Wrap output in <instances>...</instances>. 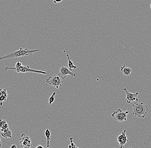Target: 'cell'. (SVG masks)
<instances>
[{"mask_svg":"<svg viewBox=\"0 0 151 148\" xmlns=\"http://www.w3.org/2000/svg\"><path fill=\"white\" fill-rule=\"evenodd\" d=\"M126 132V130H124L122 134L117 137V141L119 144V148H124V146L126 145L127 142L130 141V140L128 139Z\"/></svg>","mask_w":151,"mask_h":148,"instance_id":"cell-8","label":"cell"},{"mask_svg":"<svg viewBox=\"0 0 151 148\" xmlns=\"http://www.w3.org/2000/svg\"><path fill=\"white\" fill-rule=\"evenodd\" d=\"M2 137L5 138H12V131H11L10 128L8 129L7 130L3 132L1 134Z\"/></svg>","mask_w":151,"mask_h":148,"instance_id":"cell-12","label":"cell"},{"mask_svg":"<svg viewBox=\"0 0 151 148\" xmlns=\"http://www.w3.org/2000/svg\"><path fill=\"white\" fill-rule=\"evenodd\" d=\"M120 70L121 73L126 76H129L132 72L131 68L127 67L125 64L123 66L121 67Z\"/></svg>","mask_w":151,"mask_h":148,"instance_id":"cell-10","label":"cell"},{"mask_svg":"<svg viewBox=\"0 0 151 148\" xmlns=\"http://www.w3.org/2000/svg\"><path fill=\"white\" fill-rule=\"evenodd\" d=\"M56 94V92H53L52 95L50 96V97L49 98V99H48V104H49V105H52L54 101H55V97Z\"/></svg>","mask_w":151,"mask_h":148,"instance_id":"cell-14","label":"cell"},{"mask_svg":"<svg viewBox=\"0 0 151 148\" xmlns=\"http://www.w3.org/2000/svg\"><path fill=\"white\" fill-rule=\"evenodd\" d=\"M132 114L138 118H144L149 111V108L143 102H137L132 105Z\"/></svg>","mask_w":151,"mask_h":148,"instance_id":"cell-2","label":"cell"},{"mask_svg":"<svg viewBox=\"0 0 151 148\" xmlns=\"http://www.w3.org/2000/svg\"><path fill=\"white\" fill-rule=\"evenodd\" d=\"M2 95V93H1V92H0V96H1Z\"/></svg>","mask_w":151,"mask_h":148,"instance_id":"cell-25","label":"cell"},{"mask_svg":"<svg viewBox=\"0 0 151 148\" xmlns=\"http://www.w3.org/2000/svg\"><path fill=\"white\" fill-rule=\"evenodd\" d=\"M123 90L125 92V94H126V101H127V103L130 104L132 102L135 101L139 102L138 97L139 93L136 92V93H134V94L130 93L129 91H128L126 87L124 88Z\"/></svg>","mask_w":151,"mask_h":148,"instance_id":"cell-7","label":"cell"},{"mask_svg":"<svg viewBox=\"0 0 151 148\" xmlns=\"http://www.w3.org/2000/svg\"><path fill=\"white\" fill-rule=\"evenodd\" d=\"M77 148H81V147H77Z\"/></svg>","mask_w":151,"mask_h":148,"instance_id":"cell-27","label":"cell"},{"mask_svg":"<svg viewBox=\"0 0 151 148\" xmlns=\"http://www.w3.org/2000/svg\"><path fill=\"white\" fill-rule=\"evenodd\" d=\"M70 145L71 146V148H77V147L73 142V138H70Z\"/></svg>","mask_w":151,"mask_h":148,"instance_id":"cell-18","label":"cell"},{"mask_svg":"<svg viewBox=\"0 0 151 148\" xmlns=\"http://www.w3.org/2000/svg\"><path fill=\"white\" fill-rule=\"evenodd\" d=\"M22 66V63H21L20 61H17V63H16V64H15V67L16 68H18Z\"/></svg>","mask_w":151,"mask_h":148,"instance_id":"cell-20","label":"cell"},{"mask_svg":"<svg viewBox=\"0 0 151 148\" xmlns=\"http://www.w3.org/2000/svg\"><path fill=\"white\" fill-rule=\"evenodd\" d=\"M62 1V0H53V2L54 3H58L61 2Z\"/></svg>","mask_w":151,"mask_h":148,"instance_id":"cell-21","label":"cell"},{"mask_svg":"<svg viewBox=\"0 0 151 148\" xmlns=\"http://www.w3.org/2000/svg\"></svg>","mask_w":151,"mask_h":148,"instance_id":"cell-28","label":"cell"},{"mask_svg":"<svg viewBox=\"0 0 151 148\" xmlns=\"http://www.w3.org/2000/svg\"><path fill=\"white\" fill-rule=\"evenodd\" d=\"M59 73L61 74L62 78L63 80H65L67 77V76L70 75L72 77L76 76V74L70 71L69 68L65 66H62L59 69Z\"/></svg>","mask_w":151,"mask_h":148,"instance_id":"cell-9","label":"cell"},{"mask_svg":"<svg viewBox=\"0 0 151 148\" xmlns=\"http://www.w3.org/2000/svg\"><path fill=\"white\" fill-rule=\"evenodd\" d=\"M4 70L5 71H7L8 70H13L15 71L18 73H35L44 74L46 75L47 73L44 71H41V70H36V69H32L30 68L29 66H22L20 67L16 68L15 67H5L4 68Z\"/></svg>","mask_w":151,"mask_h":148,"instance_id":"cell-3","label":"cell"},{"mask_svg":"<svg viewBox=\"0 0 151 148\" xmlns=\"http://www.w3.org/2000/svg\"><path fill=\"white\" fill-rule=\"evenodd\" d=\"M150 8H151V4H150Z\"/></svg>","mask_w":151,"mask_h":148,"instance_id":"cell-26","label":"cell"},{"mask_svg":"<svg viewBox=\"0 0 151 148\" xmlns=\"http://www.w3.org/2000/svg\"><path fill=\"white\" fill-rule=\"evenodd\" d=\"M0 92L2 93L3 96H4L5 97L7 98L8 97V93H7V90L6 88L0 89Z\"/></svg>","mask_w":151,"mask_h":148,"instance_id":"cell-15","label":"cell"},{"mask_svg":"<svg viewBox=\"0 0 151 148\" xmlns=\"http://www.w3.org/2000/svg\"><path fill=\"white\" fill-rule=\"evenodd\" d=\"M19 141L21 147L23 148H31L33 146L30 137L27 134H22Z\"/></svg>","mask_w":151,"mask_h":148,"instance_id":"cell-6","label":"cell"},{"mask_svg":"<svg viewBox=\"0 0 151 148\" xmlns=\"http://www.w3.org/2000/svg\"><path fill=\"white\" fill-rule=\"evenodd\" d=\"M130 111H122L120 108L115 110L112 114V117L116 121L122 122L127 120V115Z\"/></svg>","mask_w":151,"mask_h":148,"instance_id":"cell-5","label":"cell"},{"mask_svg":"<svg viewBox=\"0 0 151 148\" xmlns=\"http://www.w3.org/2000/svg\"><path fill=\"white\" fill-rule=\"evenodd\" d=\"M7 123V121L5 119H0V128Z\"/></svg>","mask_w":151,"mask_h":148,"instance_id":"cell-19","label":"cell"},{"mask_svg":"<svg viewBox=\"0 0 151 148\" xmlns=\"http://www.w3.org/2000/svg\"><path fill=\"white\" fill-rule=\"evenodd\" d=\"M17 148V146H16V144H13L12 145H11V148Z\"/></svg>","mask_w":151,"mask_h":148,"instance_id":"cell-22","label":"cell"},{"mask_svg":"<svg viewBox=\"0 0 151 148\" xmlns=\"http://www.w3.org/2000/svg\"><path fill=\"white\" fill-rule=\"evenodd\" d=\"M7 98L5 97L4 96H3V95L0 96V105H3V102L4 101H7Z\"/></svg>","mask_w":151,"mask_h":148,"instance_id":"cell-17","label":"cell"},{"mask_svg":"<svg viewBox=\"0 0 151 148\" xmlns=\"http://www.w3.org/2000/svg\"><path fill=\"white\" fill-rule=\"evenodd\" d=\"M66 56L67 57V60H68V66L69 68L70 71H72V69L77 68V66L74 64L73 62L70 60L69 54H67L66 55Z\"/></svg>","mask_w":151,"mask_h":148,"instance_id":"cell-13","label":"cell"},{"mask_svg":"<svg viewBox=\"0 0 151 148\" xmlns=\"http://www.w3.org/2000/svg\"><path fill=\"white\" fill-rule=\"evenodd\" d=\"M39 51H40V49H39L31 50L28 48H23L20 47L19 50H17V51L9 53L7 54L0 57V61L27 56L31 55L37 52H39Z\"/></svg>","mask_w":151,"mask_h":148,"instance_id":"cell-1","label":"cell"},{"mask_svg":"<svg viewBox=\"0 0 151 148\" xmlns=\"http://www.w3.org/2000/svg\"><path fill=\"white\" fill-rule=\"evenodd\" d=\"M9 128V126H8V123H7L5 124L1 128V131L2 132H4V131L7 130Z\"/></svg>","mask_w":151,"mask_h":148,"instance_id":"cell-16","label":"cell"},{"mask_svg":"<svg viewBox=\"0 0 151 148\" xmlns=\"http://www.w3.org/2000/svg\"><path fill=\"white\" fill-rule=\"evenodd\" d=\"M63 79L61 74L58 73L53 76L49 77L46 79V82L48 84L58 89L62 86L63 84Z\"/></svg>","mask_w":151,"mask_h":148,"instance_id":"cell-4","label":"cell"},{"mask_svg":"<svg viewBox=\"0 0 151 148\" xmlns=\"http://www.w3.org/2000/svg\"><path fill=\"white\" fill-rule=\"evenodd\" d=\"M2 147V142L1 141V138H0V148H1Z\"/></svg>","mask_w":151,"mask_h":148,"instance_id":"cell-24","label":"cell"},{"mask_svg":"<svg viewBox=\"0 0 151 148\" xmlns=\"http://www.w3.org/2000/svg\"><path fill=\"white\" fill-rule=\"evenodd\" d=\"M36 148H44V147L43 146H41V145H38Z\"/></svg>","mask_w":151,"mask_h":148,"instance_id":"cell-23","label":"cell"},{"mask_svg":"<svg viewBox=\"0 0 151 148\" xmlns=\"http://www.w3.org/2000/svg\"><path fill=\"white\" fill-rule=\"evenodd\" d=\"M45 135L46 137V147L47 148H49L50 147V136H51V132L47 128L46 130L45 131Z\"/></svg>","mask_w":151,"mask_h":148,"instance_id":"cell-11","label":"cell"}]
</instances>
